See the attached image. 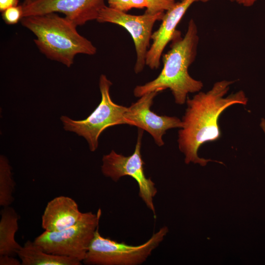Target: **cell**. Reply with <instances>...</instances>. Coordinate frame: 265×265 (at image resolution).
<instances>
[{
  "instance_id": "6da1fadb",
  "label": "cell",
  "mask_w": 265,
  "mask_h": 265,
  "mask_svg": "<svg viewBox=\"0 0 265 265\" xmlns=\"http://www.w3.org/2000/svg\"><path fill=\"white\" fill-rule=\"evenodd\" d=\"M234 82L219 81L208 92H200L192 99L187 97V108L178 140L179 149L184 154L186 164L192 162L205 166L211 161L199 158L198 150L204 143L220 137L218 122L224 110L235 104H247L248 99L242 90L224 97Z\"/></svg>"
},
{
  "instance_id": "7a4b0ae2",
  "label": "cell",
  "mask_w": 265,
  "mask_h": 265,
  "mask_svg": "<svg viewBox=\"0 0 265 265\" xmlns=\"http://www.w3.org/2000/svg\"><path fill=\"white\" fill-rule=\"evenodd\" d=\"M199 41L197 26L193 19L189 20L186 31L182 37L176 31L169 50L162 55L163 68L159 76L143 85L136 86L134 95L140 97L153 91L160 92L169 89L175 102L184 104L189 93L199 92L203 84L189 74L188 68L195 61Z\"/></svg>"
},
{
  "instance_id": "3957f363",
  "label": "cell",
  "mask_w": 265,
  "mask_h": 265,
  "mask_svg": "<svg viewBox=\"0 0 265 265\" xmlns=\"http://www.w3.org/2000/svg\"><path fill=\"white\" fill-rule=\"evenodd\" d=\"M20 22L35 35L34 43L42 54L67 67L73 64L76 55L97 52L92 42L78 32L77 26L56 13L26 16Z\"/></svg>"
},
{
  "instance_id": "277c9868",
  "label": "cell",
  "mask_w": 265,
  "mask_h": 265,
  "mask_svg": "<svg viewBox=\"0 0 265 265\" xmlns=\"http://www.w3.org/2000/svg\"><path fill=\"white\" fill-rule=\"evenodd\" d=\"M168 232L166 226L138 245L119 242L103 237L98 228L83 263L88 265H139L145 262Z\"/></svg>"
},
{
  "instance_id": "5b68a950",
  "label": "cell",
  "mask_w": 265,
  "mask_h": 265,
  "mask_svg": "<svg viewBox=\"0 0 265 265\" xmlns=\"http://www.w3.org/2000/svg\"><path fill=\"white\" fill-rule=\"evenodd\" d=\"M111 85V82L106 75H101L99 88L101 101L85 119L75 120L66 116L60 117L64 129L84 137L92 152L97 149L99 137L106 129L115 125L127 124L124 114L128 107L118 105L111 100L109 94Z\"/></svg>"
},
{
  "instance_id": "8992f818",
  "label": "cell",
  "mask_w": 265,
  "mask_h": 265,
  "mask_svg": "<svg viewBox=\"0 0 265 265\" xmlns=\"http://www.w3.org/2000/svg\"><path fill=\"white\" fill-rule=\"evenodd\" d=\"M101 215V209L96 213L83 212L74 225L59 231H45L34 242L48 253L74 258L82 262L99 228Z\"/></svg>"
},
{
  "instance_id": "52a82bcc",
  "label": "cell",
  "mask_w": 265,
  "mask_h": 265,
  "mask_svg": "<svg viewBox=\"0 0 265 265\" xmlns=\"http://www.w3.org/2000/svg\"><path fill=\"white\" fill-rule=\"evenodd\" d=\"M142 134V130L140 129L132 155L125 156L112 150L108 154L104 155L102 159L101 171L105 176L116 182L125 176L133 178L138 186L139 196L156 217L153 200L157 193V189L151 179L147 178L145 174L144 162L141 154Z\"/></svg>"
},
{
  "instance_id": "ba28073f",
  "label": "cell",
  "mask_w": 265,
  "mask_h": 265,
  "mask_svg": "<svg viewBox=\"0 0 265 265\" xmlns=\"http://www.w3.org/2000/svg\"><path fill=\"white\" fill-rule=\"evenodd\" d=\"M164 14V12L152 14L145 12L142 15H133L106 5L100 12L96 20L99 23L117 25L128 31L134 44L136 57L134 70L138 74L146 65L154 26L157 21L161 20Z\"/></svg>"
},
{
  "instance_id": "9c48e42d",
  "label": "cell",
  "mask_w": 265,
  "mask_h": 265,
  "mask_svg": "<svg viewBox=\"0 0 265 265\" xmlns=\"http://www.w3.org/2000/svg\"><path fill=\"white\" fill-rule=\"evenodd\" d=\"M159 92H150L139 97L128 107L124 117L127 124L149 133L159 146L164 145L162 136L169 129L183 127L182 121L176 117L159 115L151 110L153 99Z\"/></svg>"
},
{
  "instance_id": "30bf717a",
  "label": "cell",
  "mask_w": 265,
  "mask_h": 265,
  "mask_svg": "<svg viewBox=\"0 0 265 265\" xmlns=\"http://www.w3.org/2000/svg\"><path fill=\"white\" fill-rule=\"evenodd\" d=\"M23 6L24 17L61 13L76 26H80L96 20L106 5L105 0H35Z\"/></svg>"
},
{
  "instance_id": "8fae6325",
  "label": "cell",
  "mask_w": 265,
  "mask_h": 265,
  "mask_svg": "<svg viewBox=\"0 0 265 265\" xmlns=\"http://www.w3.org/2000/svg\"><path fill=\"white\" fill-rule=\"evenodd\" d=\"M164 14L159 28L153 32L152 43L148 51L146 65L151 69H157L166 45L172 39L176 27L189 7L194 2H206L211 0H180Z\"/></svg>"
},
{
  "instance_id": "7c38bea8",
  "label": "cell",
  "mask_w": 265,
  "mask_h": 265,
  "mask_svg": "<svg viewBox=\"0 0 265 265\" xmlns=\"http://www.w3.org/2000/svg\"><path fill=\"white\" fill-rule=\"evenodd\" d=\"M83 213L72 198L57 196L47 203L42 216L41 226L45 231H61L77 223Z\"/></svg>"
},
{
  "instance_id": "4fadbf2b",
  "label": "cell",
  "mask_w": 265,
  "mask_h": 265,
  "mask_svg": "<svg viewBox=\"0 0 265 265\" xmlns=\"http://www.w3.org/2000/svg\"><path fill=\"white\" fill-rule=\"evenodd\" d=\"M22 265H80L74 258L55 255L43 249L34 241H26L17 253Z\"/></svg>"
},
{
  "instance_id": "5bb4252c",
  "label": "cell",
  "mask_w": 265,
  "mask_h": 265,
  "mask_svg": "<svg viewBox=\"0 0 265 265\" xmlns=\"http://www.w3.org/2000/svg\"><path fill=\"white\" fill-rule=\"evenodd\" d=\"M20 216L12 207H4L0 211V255L15 256L21 248L15 236L19 229Z\"/></svg>"
},
{
  "instance_id": "9a60e30c",
  "label": "cell",
  "mask_w": 265,
  "mask_h": 265,
  "mask_svg": "<svg viewBox=\"0 0 265 265\" xmlns=\"http://www.w3.org/2000/svg\"><path fill=\"white\" fill-rule=\"evenodd\" d=\"M11 167L7 159L0 156V206H9L14 201L13 194L15 183L13 179Z\"/></svg>"
},
{
  "instance_id": "2e32d148",
  "label": "cell",
  "mask_w": 265,
  "mask_h": 265,
  "mask_svg": "<svg viewBox=\"0 0 265 265\" xmlns=\"http://www.w3.org/2000/svg\"><path fill=\"white\" fill-rule=\"evenodd\" d=\"M109 7L126 12L132 8H147L148 3L146 0H107Z\"/></svg>"
},
{
  "instance_id": "e0dca14e",
  "label": "cell",
  "mask_w": 265,
  "mask_h": 265,
  "mask_svg": "<svg viewBox=\"0 0 265 265\" xmlns=\"http://www.w3.org/2000/svg\"><path fill=\"white\" fill-rule=\"evenodd\" d=\"M3 20L7 25H15L20 22L24 17L23 6L10 7L1 12Z\"/></svg>"
},
{
  "instance_id": "ac0fdd59",
  "label": "cell",
  "mask_w": 265,
  "mask_h": 265,
  "mask_svg": "<svg viewBox=\"0 0 265 265\" xmlns=\"http://www.w3.org/2000/svg\"><path fill=\"white\" fill-rule=\"evenodd\" d=\"M148 6L146 12L154 14L164 12L169 9L176 3L175 0H146Z\"/></svg>"
},
{
  "instance_id": "d6986e66",
  "label": "cell",
  "mask_w": 265,
  "mask_h": 265,
  "mask_svg": "<svg viewBox=\"0 0 265 265\" xmlns=\"http://www.w3.org/2000/svg\"><path fill=\"white\" fill-rule=\"evenodd\" d=\"M21 262L14 256L0 255V265H21Z\"/></svg>"
},
{
  "instance_id": "ffe728a7",
  "label": "cell",
  "mask_w": 265,
  "mask_h": 265,
  "mask_svg": "<svg viewBox=\"0 0 265 265\" xmlns=\"http://www.w3.org/2000/svg\"><path fill=\"white\" fill-rule=\"evenodd\" d=\"M19 0H0V11L1 12L13 6L18 5Z\"/></svg>"
},
{
  "instance_id": "44dd1931",
  "label": "cell",
  "mask_w": 265,
  "mask_h": 265,
  "mask_svg": "<svg viewBox=\"0 0 265 265\" xmlns=\"http://www.w3.org/2000/svg\"><path fill=\"white\" fill-rule=\"evenodd\" d=\"M245 7L252 6L258 0H230Z\"/></svg>"
},
{
  "instance_id": "7402d4cb",
  "label": "cell",
  "mask_w": 265,
  "mask_h": 265,
  "mask_svg": "<svg viewBox=\"0 0 265 265\" xmlns=\"http://www.w3.org/2000/svg\"><path fill=\"white\" fill-rule=\"evenodd\" d=\"M260 126L262 127V129L263 130L265 133V119L263 118L262 119L261 123L260 124Z\"/></svg>"
},
{
  "instance_id": "603a6c76",
  "label": "cell",
  "mask_w": 265,
  "mask_h": 265,
  "mask_svg": "<svg viewBox=\"0 0 265 265\" xmlns=\"http://www.w3.org/2000/svg\"><path fill=\"white\" fill-rule=\"evenodd\" d=\"M34 0H24L23 5H26V4H28Z\"/></svg>"
}]
</instances>
